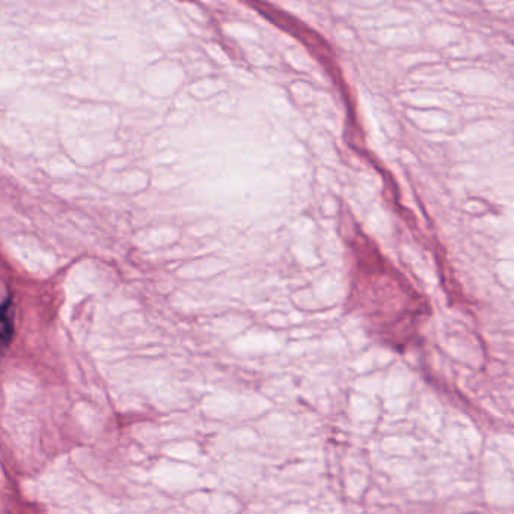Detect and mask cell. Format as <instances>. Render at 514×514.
Listing matches in <instances>:
<instances>
[{"label":"cell","mask_w":514,"mask_h":514,"mask_svg":"<svg viewBox=\"0 0 514 514\" xmlns=\"http://www.w3.org/2000/svg\"><path fill=\"white\" fill-rule=\"evenodd\" d=\"M13 337V322H11L10 305L0 306V346L10 343Z\"/></svg>","instance_id":"1"}]
</instances>
